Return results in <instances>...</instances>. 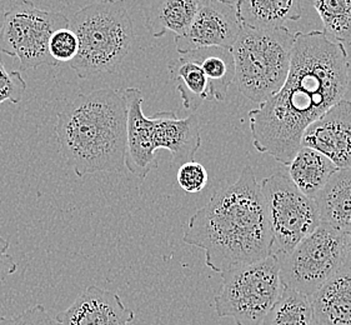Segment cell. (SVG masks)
<instances>
[{
	"label": "cell",
	"instance_id": "1",
	"mask_svg": "<svg viewBox=\"0 0 351 325\" xmlns=\"http://www.w3.org/2000/svg\"><path fill=\"white\" fill-rule=\"evenodd\" d=\"M349 56L323 30L296 33L290 71L279 92L249 112L254 148L289 165L306 128L344 99Z\"/></svg>",
	"mask_w": 351,
	"mask_h": 325
},
{
	"label": "cell",
	"instance_id": "2",
	"mask_svg": "<svg viewBox=\"0 0 351 325\" xmlns=\"http://www.w3.org/2000/svg\"><path fill=\"white\" fill-rule=\"evenodd\" d=\"M183 241L203 249L206 267L219 274L273 255L265 202L252 167L195 212Z\"/></svg>",
	"mask_w": 351,
	"mask_h": 325
},
{
	"label": "cell",
	"instance_id": "3",
	"mask_svg": "<svg viewBox=\"0 0 351 325\" xmlns=\"http://www.w3.org/2000/svg\"><path fill=\"white\" fill-rule=\"evenodd\" d=\"M54 132L60 156L77 177L125 168L127 106L112 88L79 94L58 114Z\"/></svg>",
	"mask_w": 351,
	"mask_h": 325
},
{
	"label": "cell",
	"instance_id": "4",
	"mask_svg": "<svg viewBox=\"0 0 351 325\" xmlns=\"http://www.w3.org/2000/svg\"><path fill=\"white\" fill-rule=\"evenodd\" d=\"M79 51L71 69L79 79L115 74L133 49V21L125 0H101L79 9L69 19Z\"/></svg>",
	"mask_w": 351,
	"mask_h": 325
},
{
	"label": "cell",
	"instance_id": "5",
	"mask_svg": "<svg viewBox=\"0 0 351 325\" xmlns=\"http://www.w3.org/2000/svg\"><path fill=\"white\" fill-rule=\"evenodd\" d=\"M296 33L287 27H241L232 53L235 80L245 98L261 104L280 91L288 78Z\"/></svg>",
	"mask_w": 351,
	"mask_h": 325
},
{
	"label": "cell",
	"instance_id": "6",
	"mask_svg": "<svg viewBox=\"0 0 351 325\" xmlns=\"http://www.w3.org/2000/svg\"><path fill=\"white\" fill-rule=\"evenodd\" d=\"M221 289L214 298L219 318L237 325H260L280 297V265L275 255L220 274Z\"/></svg>",
	"mask_w": 351,
	"mask_h": 325
},
{
	"label": "cell",
	"instance_id": "7",
	"mask_svg": "<svg viewBox=\"0 0 351 325\" xmlns=\"http://www.w3.org/2000/svg\"><path fill=\"white\" fill-rule=\"evenodd\" d=\"M260 189L273 237V255L280 259L322 224L319 209L315 200L304 195L282 171L265 178Z\"/></svg>",
	"mask_w": 351,
	"mask_h": 325
},
{
	"label": "cell",
	"instance_id": "8",
	"mask_svg": "<svg viewBox=\"0 0 351 325\" xmlns=\"http://www.w3.org/2000/svg\"><path fill=\"white\" fill-rule=\"evenodd\" d=\"M66 27L69 19L63 13L43 10L30 0H19L0 25V53L18 59L21 71L44 64L56 67L58 63L49 54L50 36Z\"/></svg>",
	"mask_w": 351,
	"mask_h": 325
},
{
	"label": "cell",
	"instance_id": "9",
	"mask_svg": "<svg viewBox=\"0 0 351 325\" xmlns=\"http://www.w3.org/2000/svg\"><path fill=\"white\" fill-rule=\"evenodd\" d=\"M279 261L282 288L311 297L344 265V233L322 223Z\"/></svg>",
	"mask_w": 351,
	"mask_h": 325
},
{
	"label": "cell",
	"instance_id": "10",
	"mask_svg": "<svg viewBox=\"0 0 351 325\" xmlns=\"http://www.w3.org/2000/svg\"><path fill=\"white\" fill-rule=\"evenodd\" d=\"M241 27L235 5L205 0L188 30L174 38L176 51L185 54L211 47L232 50Z\"/></svg>",
	"mask_w": 351,
	"mask_h": 325
},
{
	"label": "cell",
	"instance_id": "11",
	"mask_svg": "<svg viewBox=\"0 0 351 325\" xmlns=\"http://www.w3.org/2000/svg\"><path fill=\"white\" fill-rule=\"evenodd\" d=\"M300 147L322 153L337 169L351 168V101L341 99L311 123Z\"/></svg>",
	"mask_w": 351,
	"mask_h": 325
},
{
	"label": "cell",
	"instance_id": "12",
	"mask_svg": "<svg viewBox=\"0 0 351 325\" xmlns=\"http://www.w3.org/2000/svg\"><path fill=\"white\" fill-rule=\"evenodd\" d=\"M127 106V152L125 167L135 177L144 180L158 168L153 144V123L143 112L144 97L141 89L127 88L120 92Z\"/></svg>",
	"mask_w": 351,
	"mask_h": 325
},
{
	"label": "cell",
	"instance_id": "13",
	"mask_svg": "<svg viewBox=\"0 0 351 325\" xmlns=\"http://www.w3.org/2000/svg\"><path fill=\"white\" fill-rule=\"evenodd\" d=\"M134 319V311L117 293L97 285L88 287L69 308L56 317L62 325H130Z\"/></svg>",
	"mask_w": 351,
	"mask_h": 325
},
{
	"label": "cell",
	"instance_id": "14",
	"mask_svg": "<svg viewBox=\"0 0 351 325\" xmlns=\"http://www.w3.org/2000/svg\"><path fill=\"white\" fill-rule=\"evenodd\" d=\"M155 150L167 149L173 165L193 162L202 145V135L197 115L178 118L174 112H159L152 117Z\"/></svg>",
	"mask_w": 351,
	"mask_h": 325
},
{
	"label": "cell",
	"instance_id": "15",
	"mask_svg": "<svg viewBox=\"0 0 351 325\" xmlns=\"http://www.w3.org/2000/svg\"><path fill=\"white\" fill-rule=\"evenodd\" d=\"M310 302L316 325H351V268L337 272Z\"/></svg>",
	"mask_w": 351,
	"mask_h": 325
},
{
	"label": "cell",
	"instance_id": "16",
	"mask_svg": "<svg viewBox=\"0 0 351 325\" xmlns=\"http://www.w3.org/2000/svg\"><path fill=\"white\" fill-rule=\"evenodd\" d=\"M144 12L145 28L154 38L168 32L179 36L194 21L205 0H136Z\"/></svg>",
	"mask_w": 351,
	"mask_h": 325
},
{
	"label": "cell",
	"instance_id": "17",
	"mask_svg": "<svg viewBox=\"0 0 351 325\" xmlns=\"http://www.w3.org/2000/svg\"><path fill=\"white\" fill-rule=\"evenodd\" d=\"M322 223L351 232V168L337 169L315 199Z\"/></svg>",
	"mask_w": 351,
	"mask_h": 325
},
{
	"label": "cell",
	"instance_id": "18",
	"mask_svg": "<svg viewBox=\"0 0 351 325\" xmlns=\"http://www.w3.org/2000/svg\"><path fill=\"white\" fill-rule=\"evenodd\" d=\"M243 27L275 29L302 18V0H240L235 5Z\"/></svg>",
	"mask_w": 351,
	"mask_h": 325
},
{
	"label": "cell",
	"instance_id": "19",
	"mask_svg": "<svg viewBox=\"0 0 351 325\" xmlns=\"http://www.w3.org/2000/svg\"><path fill=\"white\" fill-rule=\"evenodd\" d=\"M168 71L186 110L195 112L204 101L213 100L210 83L193 51L180 54V57L171 60Z\"/></svg>",
	"mask_w": 351,
	"mask_h": 325
},
{
	"label": "cell",
	"instance_id": "20",
	"mask_svg": "<svg viewBox=\"0 0 351 325\" xmlns=\"http://www.w3.org/2000/svg\"><path fill=\"white\" fill-rule=\"evenodd\" d=\"M288 167L291 182L304 195L311 199H315L337 170L330 159L306 147L299 148Z\"/></svg>",
	"mask_w": 351,
	"mask_h": 325
},
{
	"label": "cell",
	"instance_id": "21",
	"mask_svg": "<svg viewBox=\"0 0 351 325\" xmlns=\"http://www.w3.org/2000/svg\"><path fill=\"white\" fill-rule=\"evenodd\" d=\"M210 83L213 100L223 101L228 95L229 86L235 80V64L232 50L211 47L193 50Z\"/></svg>",
	"mask_w": 351,
	"mask_h": 325
},
{
	"label": "cell",
	"instance_id": "22",
	"mask_svg": "<svg viewBox=\"0 0 351 325\" xmlns=\"http://www.w3.org/2000/svg\"><path fill=\"white\" fill-rule=\"evenodd\" d=\"M260 325H316L310 297L282 288L280 297Z\"/></svg>",
	"mask_w": 351,
	"mask_h": 325
},
{
	"label": "cell",
	"instance_id": "23",
	"mask_svg": "<svg viewBox=\"0 0 351 325\" xmlns=\"http://www.w3.org/2000/svg\"><path fill=\"white\" fill-rule=\"evenodd\" d=\"M330 40L351 45V0H311Z\"/></svg>",
	"mask_w": 351,
	"mask_h": 325
},
{
	"label": "cell",
	"instance_id": "24",
	"mask_svg": "<svg viewBox=\"0 0 351 325\" xmlns=\"http://www.w3.org/2000/svg\"><path fill=\"white\" fill-rule=\"evenodd\" d=\"M77 51L79 40L71 27L58 29L50 36L49 54L56 63L71 64L77 57Z\"/></svg>",
	"mask_w": 351,
	"mask_h": 325
},
{
	"label": "cell",
	"instance_id": "25",
	"mask_svg": "<svg viewBox=\"0 0 351 325\" xmlns=\"http://www.w3.org/2000/svg\"><path fill=\"white\" fill-rule=\"evenodd\" d=\"M27 91V82L19 71H9L0 53V104H19Z\"/></svg>",
	"mask_w": 351,
	"mask_h": 325
},
{
	"label": "cell",
	"instance_id": "26",
	"mask_svg": "<svg viewBox=\"0 0 351 325\" xmlns=\"http://www.w3.org/2000/svg\"><path fill=\"white\" fill-rule=\"evenodd\" d=\"M176 180L184 191L189 194H197L205 189L209 182V176L204 165L193 160L179 167Z\"/></svg>",
	"mask_w": 351,
	"mask_h": 325
},
{
	"label": "cell",
	"instance_id": "27",
	"mask_svg": "<svg viewBox=\"0 0 351 325\" xmlns=\"http://www.w3.org/2000/svg\"><path fill=\"white\" fill-rule=\"evenodd\" d=\"M0 325H62L51 318L44 305L38 304L21 311L14 318L0 317Z\"/></svg>",
	"mask_w": 351,
	"mask_h": 325
},
{
	"label": "cell",
	"instance_id": "28",
	"mask_svg": "<svg viewBox=\"0 0 351 325\" xmlns=\"http://www.w3.org/2000/svg\"><path fill=\"white\" fill-rule=\"evenodd\" d=\"M10 243L0 237V283L5 280L8 276L14 274L18 269L14 258L8 253Z\"/></svg>",
	"mask_w": 351,
	"mask_h": 325
},
{
	"label": "cell",
	"instance_id": "29",
	"mask_svg": "<svg viewBox=\"0 0 351 325\" xmlns=\"http://www.w3.org/2000/svg\"><path fill=\"white\" fill-rule=\"evenodd\" d=\"M344 268H351V232L344 233Z\"/></svg>",
	"mask_w": 351,
	"mask_h": 325
},
{
	"label": "cell",
	"instance_id": "30",
	"mask_svg": "<svg viewBox=\"0 0 351 325\" xmlns=\"http://www.w3.org/2000/svg\"><path fill=\"white\" fill-rule=\"evenodd\" d=\"M14 0H0V25L4 21L8 12L10 10V8L13 7Z\"/></svg>",
	"mask_w": 351,
	"mask_h": 325
},
{
	"label": "cell",
	"instance_id": "31",
	"mask_svg": "<svg viewBox=\"0 0 351 325\" xmlns=\"http://www.w3.org/2000/svg\"><path fill=\"white\" fill-rule=\"evenodd\" d=\"M217 1H221L225 4H230V5H237L239 3L240 0H217Z\"/></svg>",
	"mask_w": 351,
	"mask_h": 325
}]
</instances>
